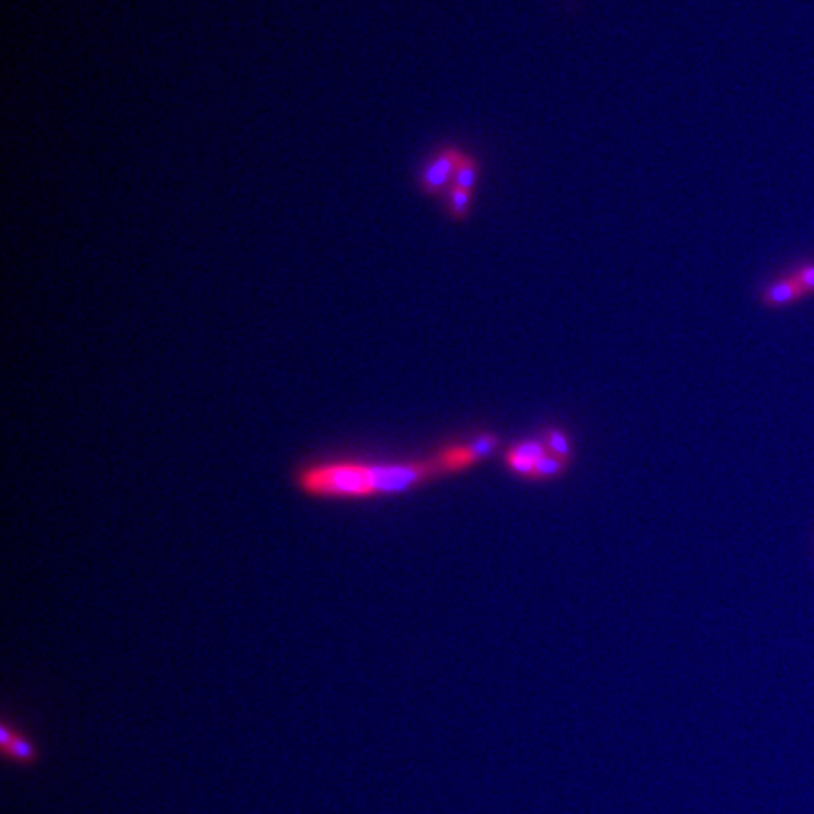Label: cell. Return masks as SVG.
<instances>
[{
    "label": "cell",
    "instance_id": "cell-7",
    "mask_svg": "<svg viewBox=\"0 0 814 814\" xmlns=\"http://www.w3.org/2000/svg\"><path fill=\"white\" fill-rule=\"evenodd\" d=\"M2 750L6 752V756L14 758L16 762H21V764H31L36 760V749H34L33 741H29L27 737H23L17 732L14 733L12 741L6 747H2Z\"/></svg>",
    "mask_w": 814,
    "mask_h": 814
},
{
    "label": "cell",
    "instance_id": "cell-2",
    "mask_svg": "<svg viewBox=\"0 0 814 814\" xmlns=\"http://www.w3.org/2000/svg\"><path fill=\"white\" fill-rule=\"evenodd\" d=\"M464 155L466 151L456 144L438 147L415 172L419 193L428 198H443L453 187L456 168Z\"/></svg>",
    "mask_w": 814,
    "mask_h": 814
},
{
    "label": "cell",
    "instance_id": "cell-6",
    "mask_svg": "<svg viewBox=\"0 0 814 814\" xmlns=\"http://www.w3.org/2000/svg\"><path fill=\"white\" fill-rule=\"evenodd\" d=\"M479 174H481V163L477 161V157H473L472 153H466L456 168L453 187L466 189L473 193L475 185L479 181Z\"/></svg>",
    "mask_w": 814,
    "mask_h": 814
},
{
    "label": "cell",
    "instance_id": "cell-3",
    "mask_svg": "<svg viewBox=\"0 0 814 814\" xmlns=\"http://www.w3.org/2000/svg\"><path fill=\"white\" fill-rule=\"evenodd\" d=\"M496 447L498 438L492 434H483L470 443H456L443 447L438 451V455L432 458V462L438 473L460 472L470 468L477 460L492 455Z\"/></svg>",
    "mask_w": 814,
    "mask_h": 814
},
{
    "label": "cell",
    "instance_id": "cell-9",
    "mask_svg": "<svg viewBox=\"0 0 814 814\" xmlns=\"http://www.w3.org/2000/svg\"><path fill=\"white\" fill-rule=\"evenodd\" d=\"M545 445H547L549 453H553V455L562 456V458L570 460V438H568V436H566V434H564L560 428H547V430H545Z\"/></svg>",
    "mask_w": 814,
    "mask_h": 814
},
{
    "label": "cell",
    "instance_id": "cell-4",
    "mask_svg": "<svg viewBox=\"0 0 814 814\" xmlns=\"http://www.w3.org/2000/svg\"><path fill=\"white\" fill-rule=\"evenodd\" d=\"M805 296L807 293L803 291L798 279L792 274V276L779 277V279L767 283L760 294V300L764 306H769V308H782V306L799 302Z\"/></svg>",
    "mask_w": 814,
    "mask_h": 814
},
{
    "label": "cell",
    "instance_id": "cell-11",
    "mask_svg": "<svg viewBox=\"0 0 814 814\" xmlns=\"http://www.w3.org/2000/svg\"><path fill=\"white\" fill-rule=\"evenodd\" d=\"M505 464H507V468H509L511 472L517 473V475H521V477H534V475H536V462H532V460H528V458H524V456L517 455V453L509 451V449H507V453H505Z\"/></svg>",
    "mask_w": 814,
    "mask_h": 814
},
{
    "label": "cell",
    "instance_id": "cell-12",
    "mask_svg": "<svg viewBox=\"0 0 814 814\" xmlns=\"http://www.w3.org/2000/svg\"><path fill=\"white\" fill-rule=\"evenodd\" d=\"M794 277L798 279L799 285L803 287V291L809 294H814V264H805L794 272Z\"/></svg>",
    "mask_w": 814,
    "mask_h": 814
},
{
    "label": "cell",
    "instance_id": "cell-8",
    "mask_svg": "<svg viewBox=\"0 0 814 814\" xmlns=\"http://www.w3.org/2000/svg\"><path fill=\"white\" fill-rule=\"evenodd\" d=\"M568 464H570V460H566V458H562V456L553 455V453H547V455L543 456L538 464H536V475H534V479H543V481H545V479H554V477H558V475H562V473L566 472Z\"/></svg>",
    "mask_w": 814,
    "mask_h": 814
},
{
    "label": "cell",
    "instance_id": "cell-10",
    "mask_svg": "<svg viewBox=\"0 0 814 814\" xmlns=\"http://www.w3.org/2000/svg\"><path fill=\"white\" fill-rule=\"evenodd\" d=\"M509 451H513V453H517V455L524 456V458H528V460H532V462H536V464H538L539 460H541L543 456L549 453V449H547L545 441L538 440L521 441V443L513 445Z\"/></svg>",
    "mask_w": 814,
    "mask_h": 814
},
{
    "label": "cell",
    "instance_id": "cell-5",
    "mask_svg": "<svg viewBox=\"0 0 814 814\" xmlns=\"http://www.w3.org/2000/svg\"><path fill=\"white\" fill-rule=\"evenodd\" d=\"M443 206H445V213H447L449 219L462 223L472 213L473 193L472 191H466V189L451 187L443 196Z\"/></svg>",
    "mask_w": 814,
    "mask_h": 814
},
{
    "label": "cell",
    "instance_id": "cell-1",
    "mask_svg": "<svg viewBox=\"0 0 814 814\" xmlns=\"http://www.w3.org/2000/svg\"><path fill=\"white\" fill-rule=\"evenodd\" d=\"M362 475L368 500L379 496L404 494L424 485L434 475H440L432 460H404V462H372L362 460Z\"/></svg>",
    "mask_w": 814,
    "mask_h": 814
}]
</instances>
